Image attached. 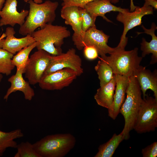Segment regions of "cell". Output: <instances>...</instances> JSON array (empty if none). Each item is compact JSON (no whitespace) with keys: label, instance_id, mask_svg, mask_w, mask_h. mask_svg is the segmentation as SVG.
I'll use <instances>...</instances> for the list:
<instances>
[{"label":"cell","instance_id":"cell-1","mask_svg":"<svg viewBox=\"0 0 157 157\" xmlns=\"http://www.w3.org/2000/svg\"><path fill=\"white\" fill-rule=\"evenodd\" d=\"M29 10L24 24L20 26L19 33L23 35H31L38 28L52 24L56 17V11L58 6L57 1L47 0L38 4L29 1Z\"/></svg>","mask_w":157,"mask_h":157},{"label":"cell","instance_id":"cell-2","mask_svg":"<svg viewBox=\"0 0 157 157\" xmlns=\"http://www.w3.org/2000/svg\"><path fill=\"white\" fill-rule=\"evenodd\" d=\"M31 34L37 42L38 50H43L52 56L62 53L61 46L64 39L69 37L71 33L65 26L46 24Z\"/></svg>","mask_w":157,"mask_h":157},{"label":"cell","instance_id":"cell-3","mask_svg":"<svg viewBox=\"0 0 157 157\" xmlns=\"http://www.w3.org/2000/svg\"><path fill=\"white\" fill-rule=\"evenodd\" d=\"M75 137L70 133L47 135L33 144L41 157H63L74 147Z\"/></svg>","mask_w":157,"mask_h":157},{"label":"cell","instance_id":"cell-4","mask_svg":"<svg viewBox=\"0 0 157 157\" xmlns=\"http://www.w3.org/2000/svg\"><path fill=\"white\" fill-rule=\"evenodd\" d=\"M129 82L126 97L119 110L124 117L125 124L122 132L124 140L129 139L130 131L133 127L142 99L138 82L134 76L129 77Z\"/></svg>","mask_w":157,"mask_h":157},{"label":"cell","instance_id":"cell-5","mask_svg":"<svg viewBox=\"0 0 157 157\" xmlns=\"http://www.w3.org/2000/svg\"><path fill=\"white\" fill-rule=\"evenodd\" d=\"M100 58L111 67L114 74L129 77L133 75L142 58L138 56V48L136 47L129 51L120 48L109 56Z\"/></svg>","mask_w":157,"mask_h":157},{"label":"cell","instance_id":"cell-6","mask_svg":"<svg viewBox=\"0 0 157 157\" xmlns=\"http://www.w3.org/2000/svg\"><path fill=\"white\" fill-rule=\"evenodd\" d=\"M157 127V100L147 94L142 99L133 129L138 133L154 131Z\"/></svg>","mask_w":157,"mask_h":157},{"label":"cell","instance_id":"cell-7","mask_svg":"<svg viewBox=\"0 0 157 157\" xmlns=\"http://www.w3.org/2000/svg\"><path fill=\"white\" fill-rule=\"evenodd\" d=\"M52 55L43 50H38L30 57L24 74L30 84L38 83L47 69Z\"/></svg>","mask_w":157,"mask_h":157},{"label":"cell","instance_id":"cell-8","mask_svg":"<svg viewBox=\"0 0 157 157\" xmlns=\"http://www.w3.org/2000/svg\"><path fill=\"white\" fill-rule=\"evenodd\" d=\"M65 68H69L75 71L78 76L83 72L82 60L76 53L73 48L69 49L66 52L56 56H52L49 65L44 75L52 73Z\"/></svg>","mask_w":157,"mask_h":157},{"label":"cell","instance_id":"cell-9","mask_svg":"<svg viewBox=\"0 0 157 157\" xmlns=\"http://www.w3.org/2000/svg\"><path fill=\"white\" fill-rule=\"evenodd\" d=\"M78 76L73 69L65 68L43 75L38 83L43 90H61L69 86Z\"/></svg>","mask_w":157,"mask_h":157},{"label":"cell","instance_id":"cell-10","mask_svg":"<svg viewBox=\"0 0 157 157\" xmlns=\"http://www.w3.org/2000/svg\"><path fill=\"white\" fill-rule=\"evenodd\" d=\"M153 14V7L144 5L142 7L136 6L133 12H119L116 19L123 23L124 27L118 45L125 47L128 42V38L126 36L127 32L134 27L140 25L144 16Z\"/></svg>","mask_w":157,"mask_h":157},{"label":"cell","instance_id":"cell-11","mask_svg":"<svg viewBox=\"0 0 157 157\" xmlns=\"http://www.w3.org/2000/svg\"><path fill=\"white\" fill-rule=\"evenodd\" d=\"M109 37L102 30L97 29L96 26L91 27L85 34L82 42L83 47L84 48L86 46L94 47L100 55V58L105 56L107 54H111L122 48L118 45L115 48L108 46L107 43Z\"/></svg>","mask_w":157,"mask_h":157},{"label":"cell","instance_id":"cell-12","mask_svg":"<svg viewBox=\"0 0 157 157\" xmlns=\"http://www.w3.org/2000/svg\"><path fill=\"white\" fill-rule=\"evenodd\" d=\"M61 16L64 19L65 24L70 25L74 31L72 40L74 44L78 50H82L83 48L82 42L84 36L78 7L71 6L62 8Z\"/></svg>","mask_w":157,"mask_h":157},{"label":"cell","instance_id":"cell-13","mask_svg":"<svg viewBox=\"0 0 157 157\" xmlns=\"http://www.w3.org/2000/svg\"><path fill=\"white\" fill-rule=\"evenodd\" d=\"M17 4V0H6L0 13V26L9 25L13 27L17 24L21 26L24 24L29 11L23 10L18 12Z\"/></svg>","mask_w":157,"mask_h":157},{"label":"cell","instance_id":"cell-14","mask_svg":"<svg viewBox=\"0 0 157 157\" xmlns=\"http://www.w3.org/2000/svg\"><path fill=\"white\" fill-rule=\"evenodd\" d=\"M116 87L113 95V101L108 109L109 117L115 119L119 113L120 109L125 99L126 90L129 82V77L115 74Z\"/></svg>","mask_w":157,"mask_h":157},{"label":"cell","instance_id":"cell-15","mask_svg":"<svg viewBox=\"0 0 157 157\" xmlns=\"http://www.w3.org/2000/svg\"><path fill=\"white\" fill-rule=\"evenodd\" d=\"M24 72L23 69H17L16 74L8 79L11 85L3 97V99L6 101L12 93L18 91L23 92L26 100L31 101L34 96V90L31 87L28 81H26L23 78Z\"/></svg>","mask_w":157,"mask_h":157},{"label":"cell","instance_id":"cell-16","mask_svg":"<svg viewBox=\"0 0 157 157\" xmlns=\"http://www.w3.org/2000/svg\"><path fill=\"white\" fill-rule=\"evenodd\" d=\"M140 85L143 98L146 96L148 89L154 93V98L157 100V71L155 69L152 72L146 67L140 65L134 72L133 75Z\"/></svg>","mask_w":157,"mask_h":157},{"label":"cell","instance_id":"cell-17","mask_svg":"<svg viewBox=\"0 0 157 157\" xmlns=\"http://www.w3.org/2000/svg\"><path fill=\"white\" fill-rule=\"evenodd\" d=\"M110 0H95L86 3L84 8L94 19L96 20L97 17L100 16L109 22H112L105 16L106 13L111 11L121 13L129 11V9L117 7L112 4Z\"/></svg>","mask_w":157,"mask_h":157},{"label":"cell","instance_id":"cell-18","mask_svg":"<svg viewBox=\"0 0 157 157\" xmlns=\"http://www.w3.org/2000/svg\"><path fill=\"white\" fill-rule=\"evenodd\" d=\"M15 33L13 27L6 28L5 33L6 38L2 48L13 54L35 42L34 38L31 35H28L23 38H17L14 36Z\"/></svg>","mask_w":157,"mask_h":157},{"label":"cell","instance_id":"cell-19","mask_svg":"<svg viewBox=\"0 0 157 157\" xmlns=\"http://www.w3.org/2000/svg\"><path fill=\"white\" fill-rule=\"evenodd\" d=\"M141 27L144 31L143 32H137L138 35L141 33H145L150 35L152 38L149 42H147L144 38L142 39L141 43V50L142 51V57H144L147 55L152 53L150 64H154L157 62V37L155 35V32L157 27L154 23H152L150 29L146 28L142 25Z\"/></svg>","mask_w":157,"mask_h":157},{"label":"cell","instance_id":"cell-20","mask_svg":"<svg viewBox=\"0 0 157 157\" xmlns=\"http://www.w3.org/2000/svg\"><path fill=\"white\" fill-rule=\"evenodd\" d=\"M116 84L115 75L114 74L109 82L97 89L94 97L98 105L108 109L110 108L113 101Z\"/></svg>","mask_w":157,"mask_h":157},{"label":"cell","instance_id":"cell-21","mask_svg":"<svg viewBox=\"0 0 157 157\" xmlns=\"http://www.w3.org/2000/svg\"><path fill=\"white\" fill-rule=\"evenodd\" d=\"M124 137L122 131L118 135L115 133L106 143L100 145L95 157H112Z\"/></svg>","mask_w":157,"mask_h":157},{"label":"cell","instance_id":"cell-22","mask_svg":"<svg viewBox=\"0 0 157 157\" xmlns=\"http://www.w3.org/2000/svg\"><path fill=\"white\" fill-rule=\"evenodd\" d=\"M23 136L24 134L19 129L9 132L0 130V150L4 152L7 148H16L17 144L15 140Z\"/></svg>","mask_w":157,"mask_h":157},{"label":"cell","instance_id":"cell-23","mask_svg":"<svg viewBox=\"0 0 157 157\" xmlns=\"http://www.w3.org/2000/svg\"><path fill=\"white\" fill-rule=\"evenodd\" d=\"M94 69L98 75L100 87L103 86L109 82L114 74L111 67L101 59L95 66Z\"/></svg>","mask_w":157,"mask_h":157},{"label":"cell","instance_id":"cell-24","mask_svg":"<svg viewBox=\"0 0 157 157\" xmlns=\"http://www.w3.org/2000/svg\"><path fill=\"white\" fill-rule=\"evenodd\" d=\"M35 42L31 44L26 47L14 56L12 59L13 64L16 67L17 69L22 68L24 70L29 59V56L31 52L37 45Z\"/></svg>","mask_w":157,"mask_h":157},{"label":"cell","instance_id":"cell-25","mask_svg":"<svg viewBox=\"0 0 157 157\" xmlns=\"http://www.w3.org/2000/svg\"><path fill=\"white\" fill-rule=\"evenodd\" d=\"M14 54L2 48H0V73L10 75L15 66L12 62Z\"/></svg>","mask_w":157,"mask_h":157},{"label":"cell","instance_id":"cell-26","mask_svg":"<svg viewBox=\"0 0 157 157\" xmlns=\"http://www.w3.org/2000/svg\"><path fill=\"white\" fill-rule=\"evenodd\" d=\"M17 151L14 157H41L35 150L33 144L28 141L17 144Z\"/></svg>","mask_w":157,"mask_h":157},{"label":"cell","instance_id":"cell-27","mask_svg":"<svg viewBox=\"0 0 157 157\" xmlns=\"http://www.w3.org/2000/svg\"><path fill=\"white\" fill-rule=\"evenodd\" d=\"M78 9L81 19L82 30L84 36L85 32L90 28L96 26V20L92 18L84 8L78 7Z\"/></svg>","mask_w":157,"mask_h":157},{"label":"cell","instance_id":"cell-28","mask_svg":"<svg viewBox=\"0 0 157 157\" xmlns=\"http://www.w3.org/2000/svg\"><path fill=\"white\" fill-rule=\"evenodd\" d=\"M62 8L71 6H76L84 8L85 5L87 3L96 0H61ZM119 0H110L112 3H116Z\"/></svg>","mask_w":157,"mask_h":157},{"label":"cell","instance_id":"cell-29","mask_svg":"<svg viewBox=\"0 0 157 157\" xmlns=\"http://www.w3.org/2000/svg\"><path fill=\"white\" fill-rule=\"evenodd\" d=\"M143 157H156L157 156V142H155L142 150Z\"/></svg>","mask_w":157,"mask_h":157},{"label":"cell","instance_id":"cell-30","mask_svg":"<svg viewBox=\"0 0 157 157\" xmlns=\"http://www.w3.org/2000/svg\"><path fill=\"white\" fill-rule=\"evenodd\" d=\"M83 53L85 58L88 60H94L98 57L97 49L92 46H86L83 48Z\"/></svg>","mask_w":157,"mask_h":157},{"label":"cell","instance_id":"cell-31","mask_svg":"<svg viewBox=\"0 0 157 157\" xmlns=\"http://www.w3.org/2000/svg\"><path fill=\"white\" fill-rule=\"evenodd\" d=\"M144 5L147 6H150L155 9H157V0H144Z\"/></svg>","mask_w":157,"mask_h":157},{"label":"cell","instance_id":"cell-32","mask_svg":"<svg viewBox=\"0 0 157 157\" xmlns=\"http://www.w3.org/2000/svg\"><path fill=\"white\" fill-rule=\"evenodd\" d=\"M6 35L5 33H3L0 37V48H2L3 44L5 40L4 38L6 37Z\"/></svg>","mask_w":157,"mask_h":157},{"label":"cell","instance_id":"cell-33","mask_svg":"<svg viewBox=\"0 0 157 157\" xmlns=\"http://www.w3.org/2000/svg\"><path fill=\"white\" fill-rule=\"evenodd\" d=\"M136 6H135L133 3V0H130V11L133 12L135 10Z\"/></svg>","mask_w":157,"mask_h":157},{"label":"cell","instance_id":"cell-34","mask_svg":"<svg viewBox=\"0 0 157 157\" xmlns=\"http://www.w3.org/2000/svg\"><path fill=\"white\" fill-rule=\"evenodd\" d=\"M30 0H24L25 2H28ZM34 2L36 3L40 4L42 3V0H32Z\"/></svg>","mask_w":157,"mask_h":157},{"label":"cell","instance_id":"cell-35","mask_svg":"<svg viewBox=\"0 0 157 157\" xmlns=\"http://www.w3.org/2000/svg\"><path fill=\"white\" fill-rule=\"evenodd\" d=\"M6 0H0V13Z\"/></svg>","mask_w":157,"mask_h":157},{"label":"cell","instance_id":"cell-36","mask_svg":"<svg viewBox=\"0 0 157 157\" xmlns=\"http://www.w3.org/2000/svg\"><path fill=\"white\" fill-rule=\"evenodd\" d=\"M3 78V76L2 74L0 73V83L1 82L2 79Z\"/></svg>","mask_w":157,"mask_h":157},{"label":"cell","instance_id":"cell-37","mask_svg":"<svg viewBox=\"0 0 157 157\" xmlns=\"http://www.w3.org/2000/svg\"><path fill=\"white\" fill-rule=\"evenodd\" d=\"M4 152L3 151L0 150V156H1L3 154Z\"/></svg>","mask_w":157,"mask_h":157}]
</instances>
